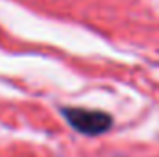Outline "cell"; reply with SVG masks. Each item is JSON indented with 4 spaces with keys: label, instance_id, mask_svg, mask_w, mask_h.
Returning <instances> with one entry per match:
<instances>
[{
    "label": "cell",
    "instance_id": "cell-1",
    "mask_svg": "<svg viewBox=\"0 0 159 157\" xmlns=\"http://www.w3.org/2000/svg\"><path fill=\"white\" fill-rule=\"evenodd\" d=\"M65 120L81 135L98 137L111 129L113 117L106 111L98 109H85V107H61Z\"/></svg>",
    "mask_w": 159,
    "mask_h": 157
}]
</instances>
